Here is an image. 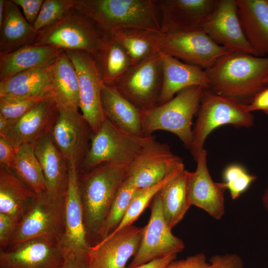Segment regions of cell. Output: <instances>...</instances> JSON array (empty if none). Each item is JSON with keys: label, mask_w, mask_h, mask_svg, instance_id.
Wrapping results in <instances>:
<instances>
[{"label": "cell", "mask_w": 268, "mask_h": 268, "mask_svg": "<svg viewBox=\"0 0 268 268\" xmlns=\"http://www.w3.org/2000/svg\"><path fill=\"white\" fill-rule=\"evenodd\" d=\"M204 70L209 82L208 89L246 105L268 86V56L230 52Z\"/></svg>", "instance_id": "6da1fadb"}, {"label": "cell", "mask_w": 268, "mask_h": 268, "mask_svg": "<svg viewBox=\"0 0 268 268\" xmlns=\"http://www.w3.org/2000/svg\"><path fill=\"white\" fill-rule=\"evenodd\" d=\"M73 8L104 34L127 28L160 33L154 0H73Z\"/></svg>", "instance_id": "7a4b0ae2"}, {"label": "cell", "mask_w": 268, "mask_h": 268, "mask_svg": "<svg viewBox=\"0 0 268 268\" xmlns=\"http://www.w3.org/2000/svg\"><path fill=\"white\" fill-rule=\"evenodd\" d=\"M127 168L126 165L106 162L86 172L79 179L89 238L97 240L116 194L127 177Z\"/></svg>", "instance_id": "3957f363"}, {"label": "cell", "mask_w": 268, "mask_h": 268, "mask_svg": "<svg viewBox=\"0 0 268 268\" xmlns=\"http://www.w3.org/2000/svg\"><path fill=\"white\" fill-rule=\"evenodd\" d=\"M204 88L187 87L169 101L142 111L143 134L150 135L156 131H165L176 135L189 150L193 140L192 119L198 112Z\"/></svg>", "instance_id": "277c9868"}, {"label": "cell", "mask_w": 268, "mask_h": 268, "mask_svg": "<svg viewBox=\"0 0 268 268\" xmlns=\"http://www.w3.org/2000/svg\"><path fill=\"white\" fill-rule=\"evenodd\" d=\"M197 113L190 149L196 161L204 149L206 138L214 129L227 124L249 128L254 121V116L248 110L247 105L208 89H204L202 91Z\"/></svg>", "instance_id": "5b68a950"}, {"label": "cell", "mask_w": 268, "mask_h": 268, "mask_svg": "<svg viewBox=\"0 0 268 268\" xmlns=\"http://www.w3.org/2000/svg\"><path fill=\"white\" fill-rule=\"evenodd\" d=\"M152 137L151 135L131 134L107 119L99 130L92 134L90 145L81 166L86 172L106 162L128 166Z\"/></svg>", "instance_id": "8992f818"}, {"label": "cell", "mask_w": 268, "mask_h": 268, "mask_svg": "<svg viewBox=\"0 0 268 268\" xmlns=\"http://www.w3.org/2000/svg\"><path fill=\"white\" fill-rule=\"evenodd\" d=\"M65 231V196L47 192L36 194L18 222L8 245L12 248L42 236L63 237Z\"/></svg>", "instance_id": "52a82bcc"}, {"label": "cell", "mask_w": 268, "mask_h": 268, "mask_svg": "<svg viewBox=\"0 0 268 268\" xmlns=\"http://www.w3.org/2000/svg\"><path fill=\"white\" fill-rule=\"evenodd\" d=\"M103 33L91 19L74 8L38 32L33 44L92 54Z\"/></svg>", "instance_id": "ba28073f"}, {"label": "cell", "mask_w": 268, "mask_h": 268, "mask_svg": "<svg viewBox=\"0 0 268 268\" xmlns=\"http://www.w3.org/2000/svg\"><path fill=\"white\" fill-rule=\"evenodd\" d=\"M162 84V62L158 52L131 66L114 85L141 111H145L158 105Z\"/></svg>", "instance_id": "9c48e42d"}, {"label": "cell", "mask_w": 268, "mask_h": 268, "mask_svg": "<svg viewBox=\"0 0 268 268\" xmlns=\"http://www.w3.org/2000/svg\"><path fill=\"white\" fill-rule=\"evenodd\" d=\"M155 42L158 51L204 69L231 52L217 44L201 29L157 33Z\"/></svg>", "instance_id": "30bf717a"}, {"label": "cell", "mask_w": 268, "mask_h": 268, "mask_svg": "<svg viewBox=\"0 0 268 268\" xmlns=\"http://www.w3.org/2000/svg\"><path fill=\"white\" fill-rule=\"evenodd\" d=\"M184 248L183 241L172 234L165 220L159 192L152 200L149 219L142 227L138 248L129 267H137L155 259L177 254Z\"/></svg>", "instance_id": "8fae6325"}, {"label": "cell", "mask_w": 268, "mask_h": 268, "mask_svg": "<svg viewBox=\"0 0 268 268\" xmlns=\"http://www.w3.org/2000/svg\"><path fill=\"white\" fill-rule=\"evenodd\" d=\"M72 62L79 86V109L93 134L107 118L101 101L103 82L91 54L82 50H64Z\"/></svg>", "instance_id": "7c38bea8"}, {"label": "cell", "mask_w": 268, "mask_h": 268, "mask_svg": "<svg viewBox=\"0 0 268 268\" xmlns=\"http://www.w3.org/2000/svg\"><path fill=\"white\" fill-rule=\"evenodd\" d=\"M66 252L62 237L42 236L27 240L7 251H0L2 268H59Z\"/></svg>", "instance_id": "4fadbf2b"}, {"label": "cell", "mask_w": 268, "mask_h": 268, "mask_svg": "<svg viewBox=\"0 0 268 268\" xmlns=\"http://www.w3.org/2000/svg\"><path fill=\"white\" fill-rule=\"evenodd\" d=\"M183 164L169 146L152 137L128 165L127 177L137 189L156 185Z\"/></svg>", "instance_id": "5bb4252c"}, {"label": "cell", "mask_w": 268, "mask_h": 268, "mask_svg": "<svg viewBox=\"0 0 268 268\" xmlns=\"http://www.w3.org/2000/svg\"><path fill=\"white\" fill-rule=\"evenodd\" d=\"M62 242L66 255H89L91 245L85 222L78 167L73 161H68V180L65 195V231Z\"/></svg>", "instance_id": "9a60e30c"}, {"label": "cell", "mask_w": 268, "mask_h": 268, "mask_svg": "<svg viewBox=\"0 0 268 268\" xmlns=\"http://www.w3.org/2000/svg\"><path fill=\"white\" fill-rule=\"evenodd\" d=\"M57 105V113L49 132L54 142L68 161L81 164L89 147L93 134L78 112Z\"/></svg>", "instance_id": "2e32d148"}, {"label": "cell", "mask_w": 268, "mask_h": 268, "mask_svg": "<svg viewBox=\"0 0 268 268\" xmlns=\"http://www.w3.org/2000/svg\"><path fill=\"white\" fill-rule=\"evenodd\" d=\"M218 0H154L161 15L160 33L201 29Z\"/></svg>", "instance_id": "e0dca14e"}, {"label": "cell", "mask_w": 268, "mask_h": 268, "mask_svg": "<svg viewBox=\"0 0 268 268\" xmlns=\"http://www.w3.org/2000/svg\"><path fill=\"white\" fill-rule=\"evenodd\" d=\"M201 29L217 44L229 51L259 56L244 34L236 0H218L215 8Z\"/></svg>", "instance_id": "ac0fdd59"}, {"label": "cell", "mask_w": 268, "mask_h": 268, "mask_svg": "<svg viewBox=\"0 0 268 268\" xmlns=\"http://www.w3.org/2000/svg\"><path fill=\"white\" fill-rule=\"evenodd\" d=\"M142 228L128 226L91 247L87 268H124L135 254Z\"/></svg>", "instance_id": "d6986e66"}, {"label": "cell", "mask_w": 268, "mask_h": 268, "mask_svg": "<svg viewBox=\"0 0 268 268\" xmlns=\"http://www.w3.org/2000/svg\"><path fill=\"white\" fill-rule=\"evenodd\" d=\"M194 172H189L188 195L191 205L206 212L216 220L221 219L225 213L224 191L219 183L214 182L207 165V151H202L197 160Z\"/></svg>", "instance_id": "ffe728a7"}, {"label": "cell", "mask_w": 268, "mask_h": 268, "mask_svg": "<svg viewBox=\"0 0 268 268\" xmlns=\"http://www.w3.org/2000/svg\"><path fill=\"white\" fill-rule=\"evenodd\" d=\"M55 60L0 81V97L54 98L53 67Z\"/></svg>", "instance_id": "44dd1931"}, {"label": "cell", "mask_w": 268, "mask_h": 268, "mask_svg": "<svg viewBox=\"0 0 268 268\" xmlns=\"http://www.w3.org/2000/svg\"><path fill=\"white\" fill-rule=\"evenodd\" d=\"M56 113L54 98L43 99L20 118L4 138L16 149L24 144H35L50 132Z\"/></svg>", "instance_id": "7402d4cb"}, {"label": "cell", "mask_w": 268, "mask_h": 268, "mask_svg": "<svg viewBox=\"0 0 268 268\" xmlns=\"http://www.w3.org/2000/svg\"><path fill=\"white\" fill-rule=\"evenodd\" d=\"M162 59L163 84L158 105L169 101L181 90L192 86L208 89L209 80L205 70L158 51Z\"/></svg>", "instance_id": "603a6c76"}, {"label": "cell", "mask_w": 268, "mask_h": 268, "mask_svg": "<svg viewBox=\"0 0 268 268\" xmlns=\"http://www.w3.org/2000/svg\"><path fill=\"white\" fill-rule=\"evenodd\" d=\"M34 152L45 178L46 192L55 197L65 196L68 162L54 142L49 132L35 142Z\"/></svg>", "instance_id": "cb8c5ba5"}, {"label": "cell", "mask_w": 268, "mask_h": 268, "mask_svg": "<svg viewBox=\"0 0 268 268\" xmlns=\"http://www.w3.org/2000/svg\"><path fill=\"white\" fill-rule=\"evenodd\" d=\"M246 38L259 57L268 56V0H236Z\"/></svg>", "instance_id": "d4e9b609"}, {"label": "cell", "mask_w": 268, "mask_h": 268, "mask_svg": "<svg viewBox=\"0 0 268 268\" xmlns=\"http://www.w3.org/2000/svg\"><path fill=\"white\" fill-rule=\"evenodd\" d=\"M101 101L106 118L119 128L131 134L144 136L142 111L123 95L114 85L102 84Z\"/></svg>", "instance_id": "484cf974"}, {"label": "cell", "mask_w": 268, "mask_h": 268, "mask_svg": "<svg viewBox=\"0 0 268 268\" xmlns=\"http://www.w3.org/2000/svg\"><path fill=\"white\" fill-rule=\"evenodd\" d=\"M103 83L114 85L132 66L126 51L112 34H104L91 54Z\"/></svg>", "instance_id": "4316f807"}, {"label": "cell", "mask_w": 268, "mask_h": 268, "mask_svg": "<svg viewBox=\"0 0 268 268\" xmlns=\"http://www.w3.org/2000/svg\"><path fill=\"white\" fill-rule=\"evenodd\" d=\"M0 54H7L33 44L38 31L25 19L12 0L5 1L4 14L0 26Z\"/></svg>", "instance_id": "83f0119b"}, {"label": "cell", "mask_w": 268, "mask_h": 268, "mask_svg": "<svg viewBox=\"0 0 268 268\" xmlns=\"http://www.w3.org/2000/svg\"><path fill=\"white\" fill-rule=\"evenodd\" d=\"M36 194L10 168L0 166V213L18 223Z\"/></svg>", "instance_id": "f1b7e54d"}, {"label": "cell", "mask_w": 268, "mask_h": 268, "mask_svg": "<svg viewBox=\"0 0 268 268\" xmlns=\"http://www.w3.org/2000/svg\"><path fill=\"white\" fill-rule=\"evenodd\" d=\"M62 50L31 44L7 54H0V81L21 71L54 61Z\"/></svg>", "instance_id": "f546056e"}, {"label": "cell", "mask_w": 268, "mask_h": 268, "mask_svg": "<svg viewBox=\"0 0 268 268\" xmlns=\"http://www.w3.org/2000/svg\"><path fill=\"white\" fill-rule=\"evenodd\" d=\"M189 173L182 164L159 191L163 215L171 229L182 220L191 206L188 195Z\"/></svg>", "instance_id": "4dcf8cb0"}, {"label": "cell", "mask_w": 268, "mask_h": 268, "mask_svg": "<svg viewBox=\"0 0 268 268\" xmlns=\"http://www.w3.org/2000/svg\"><path fill=\"white\" fill-rule=\"evenodd\" d=\"M54 99L57 104L78 112L80 105L79 81L75 68L62 50L53 67Z\"/></svg>", "instance_id": "1f68e13d"}, {"label": "cell", "mask_w": 268, "mask_h": 268, "mask_svg": "<svg viewBox=\"0 0 268 268\" xmlns=\"http://www.w3.org/2000/svg\"><path fill=\"white\" fill-rule=\"evenodd\" d=\"M157 33L143 29L127 28L112 34L126 51L132 65H134L158 53L155 42Z\"/></svg>", "instance_id": "d6a6232c"}, {"label": "cell", "mask_w": 268, "mask_h": 268, "mask_svg": "<svg viewBox=\"0 0 268 268\" xmlns=\"http://www.w3.org/2000/svg\"><path fill=\"white\" fill-rule=\"evenodd\" d=\"M10 169L36 194L46 192V182L35 154L34 144H24L16 149Z\"/></svg>", "instance_id": "836d02e7"}, {"label": "cell", "mask_w": 268, "mask_h": 268, "mask_svg": "<svg viewBox=\"0 0 268 268\" xmlns=\"http://www.w3.org/2000/svg\"><path fill=\"white\" fill-rule=\"evenodd\" d=\"M136 189L132 181L126 177L119 187L101 226L97 243L107 237L119 226Z\"/></svg>", "instance_id": "e575fe53"}, {"label": "cell", "mask_w": 268, "mask_h": 268, "mask_svg": "<svg viewBox=\"0 0 268 268\" xmlns=\"http://www.w3.org/2000/svg\"><path fill=\"white\" fill-rule=\"evenodd\" d=\"M177 168L159 183L147 188L137 189L120 224L112 233L104 239L111 237L124 228L132 225L148 205L149 202L152 200L154 197L172 177Z\"/></svg>", "instance_id": "d590c367"}, {"label": "cell", "mask_w": 268, "mask_h": 268, "mask_svg": "<svg viewBox=\"0 0 268 268\" xmlns=\"http://www.w3.org/2000/svg\"><path fill=\"white\" fill-rule=\"evenodd\" d=\"M222 177L223 181L219 183V185L224 191H229L233 200H236L247 191L257 178L238 164L227 166L223 172Z\"/></svg>", "instance_id": "8d00e7d4"}, {"label": "cell", "mask_w": 268, "mask_h": 268, "mask_svg": "<svg viewBox=\"0 0 268 268\" xmlns=\"http://www.w3.org/2000/svg\"><path fill=\"white\" fill-rule=\"evenodd\" d=\"M73 8V0H44L33 26L38 31L62 18Z\"/></svg>", "instance_id": "74e56055"}, {"label": "cell", "mask_w": 268, "mask_h": 268, "mask_svg": "<svg viewBox=\"0 0 268 268\" xmlns=\"http://www.w3.org/2000/svg\"><path fill=\"white\" fill-rule=\"evenodd\" d=\"M42 100L0 97V117L6 120L13 127L21 118Z\"/></svg>", "instance_id": "f35d334b"}, {"label": "cell", "mask_w": 268, "mask_h": 268, "mask_svg": "<svg viewBox=\"0 0 268 268\" xmlns=\"http://www.w3.org/2000/svg\"><path fill=\"white\" fill-rule=\"evenodd\" d=\"M209 268H243L242 259L236 254L215 255L209 259Z\"/></svg>", "instance_id": "ab89813d"}, {"label": "cell", "mask_w": 268, "mask_h": 268, "mask_svg": "<svg viewBox=\"0 0 268 268\" xmlns=\"http://www.w3.org/2000/svg\"><path fill=\"white\" fill-rule=\"evenodd\" d=\"M18 223L10 216L0 213V245L4 250L14 234Z\"/></svg>", "instance_id": "60d3db41"}, {"label": "cell", "mask_w": 268, "mask_h": 268, "mask_svg": "<svg viewBox=\"0 0 268 268\" xmlns=\"http://www.w3.org/2000/svg\"><path fill=\"white\" fill-rule=\"evenodd\" d=\"M206 257L203 253L196 254L186 259L173 260L165 268H209Z\"/></svg>", "instance_id": "b9f144b4"}, {"label": "cell", "mask_w": 268, "mask_h": 268, "mask_svg": "<svg viewBox=\"0 0 268 268\" xmlns=\"http://www.w3.org/2000/svg\"><path fill=\"white\" fill-rule=\"evenodd\" d=\"M22 10L26 20L33 25L41 10L44 0H12Z\"/></svg>", "instance_id": "7bdbcfd3"}, {"label": "cell", "mask_w": 268, "mask_h": 268, "mask_svg": "<svg viewBox=\"0 0 268 268\" xmlns=\"http://www.w3.org/2000/svg\"><path fill=\"white\" fill-rule=\"evenodd\" d=\"M16 149L6 139L0 137V166L10 168Z\"/></svg>", "instance_id": "ee69618b"}, {"label": "cell", "mask_w": 268, "mask_h": 268, "mask_svg": "<svg viewBox=\"0 0 268 268\" xmlns=\"http://www.w3.org/2000/svg\"><path fill=\"white\" fill-rule=\"evenodd\" d=\"M247 108L251 112L260 110L268 114V86L255 96L252 102L247 105Z\"/></svg>", "instance_id": "f6af8a7d"}, {"label": "cell", "mask_w": 268, "mask_h": 268, "mask_svg": "<svg viewBox=\"0 0 268 268\" xmlns=\"http://www.w3.org/2000/svg\"><path fill=\"white\" fill-rule=\"evenodd\" d=\"M88 256L68 254L59 268H87Z\"/></svg>", "instance_id": "bcb514c9"}, {"label": "cell", "mask_w": 268, "mask_h": 268, "mask_svg": "<svg viewBox=\"0 0 268 268\" xmlns=\"http://www.w3.org/2000/svg\"><path fill=\"white\" fill-rule=\"evenodd\" d=\"M177 254L169 255L163 257L157 258L146 263L133 268H165L172 261L176 259Z\"/></svg>", "instance_id": "7dc6e473"}, {"label": "cell", "mask_w": 268, "mask_h": 268, "mask_svg": "<svg viewBox=\"0 0 268 268\" xmlns=\"http://www.w3.org/2000/svg\"><path fill=\"white\" fill-rule=\"evenodd\" d=\"M262 202L265 210L268 212V180L266 188L262 197Z\"/></svg>", "instance_id": "c3c4849f"}, {"label": "cell", "mask_w": 268, "mask_h": 268, "mask_svg": "<svg viewBox=\"0 0 268 268\" xmlns=\"http://www.w3.org/2000/svg\"><path fill=\"white\" fill-rule=\"evenodd\" d=\"M5 0H0V26L1 25L4 14Z\"/></svg>", "instance_id": "681fc988"}, {"label": "cell", "mask_w": 268, "mask_h": 268, "mask_svg": "<svg viewBox=\"0 0 268 268\" xmlns=\"http://www.w3.org/2000/svg\"></svg>", "instance_id": "f907efd6"}]
</instances>
